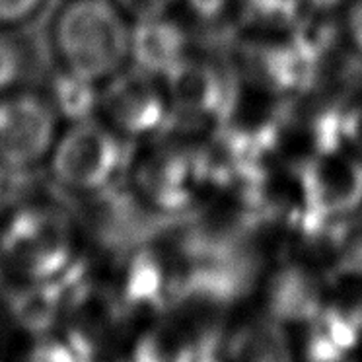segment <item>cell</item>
Segmentation results:
<instances>
[{
  "mask_svg": "<svg viewBox=\"0 0 362 362\" xmlns=\"http://www.w3.org/2000/svg\"><path fill=\"white\" fill-rule=\"evenodd\" d=\"M133 20L117 0H63L49 22L59 69L105 84L129 66Z\"/></svg>",
  "mask_w": 362,
  "mask_h": 362,
  "instance_id": "cell-1",
  "label": "cell"
},
{
  "mask_svg": "<svg viewBox=\"0 0 362 362\" xmlns=\"http://www.w3.org/2000/svg\"><path fill=\"white\" fill-rule=\"evenodd\" d=\"M136 146L125 180L148 213L187 214L213 185L206 142L165 131Z\"/></svg>",
  "mask_w": 362,
  "mask_h": 362,
  "instance_id": "cell-2",
  "label": "cell"
},
{
  "mask_svg": "<svg viewBox=\"0 0 362 362\" xmlns=\"http://www.w3.org/2000/svg\"><path fill=\"white\" fill-rule=\"evenodd\" d=\"M78 224L59 206L22 201L0 224V263L20 283H43L72 269L82 257Z\"/></svg>",
  "mask_w": 362,
  "mask_h": 362,
  "instance_id": "cell-3",
  "label": "cell"
},
{
  "mask_svg": "<svg viewBox=\"0 0 362 362\" xmlns=\"http://www.w3.org/2000/svg\"><path fill=\"white\" fill-rule=\"evenodd\" d=\"M129 144L100 117L64 125L47 160L49 177L69 195L95 197L127 175Z\"/></svg>",
  "mask_w": 362,
  "mask_h": 362,
  "instance_id": "cell-4",
  "label": "cell"
},
{
  "mask_svg": "<svg viewBox=\"0 0 362 362\" xmlns=\"http://www.w3.org/2000/svg\"><path fill=\"white\" fill-rule=\"evenodd\" d=\"M234 80L236 74H230L221 64L191 53L164 78L172 105V125L168 131L195 141H211L224 121Z\"/></svg>",
  "mask_w": 362,
  "mask_h": 362,
  "instance_id": "cell-5",
  "label": "cell"
},
{
  "mask_svg": "<svg viewBox=\"0 0 362 362\" xmlns=\"http://www.w3.org/2000/svg\"><path fill=\"white\" fill-rule=\"evenodd\" d=\"M41 88H20L0 98V165L14 172H33L47 164L63 131Z\"/></svg>",
  "mask_w": 362,
  "mask_h": 362,
  "instance_id": "cell-6",
  "label": "cell"
},
{
  "mask_svg": "<svg viewBox=\"0 0 362 362\" xmlns=\"http://www.w3.org/2000/svg\"><path fill=\"white\" fill-rule=\"evenodd\" d=\"M98 117L131 144L165 133L172 125V105L164 78L129 64L102 84Z\"/></svg>",
  "mask_w": 362,
  "mask_h": 362,
  "instance_id": "cell-7",
  "label": "cell"
},
{
  "mask_svg": "<svg viewBox=\"0 0 362 362\" xmlns=\"http://www.w3.org/2000/svg\"><path fill=\"white\" fill-rule=\"evenodd\" d=\"M304 205L337 221L362 214V158L346 144L310 158L296 168Z\"/></svg>",
  "mask_w": 362,
  "mask_h": 362,
  "instance_id": "cell-8",
  "label": "cell"
},
{
  "mask_svg": "<svg viewBox=\"0 0 362 362\" xmlns=\"http://www.w3.org/2000/svg\"><path fill=\"white\" fill-rule=\"evenodd\" d=\"M191 53L189 32L172 12L133 20L129 64L134 69L168 78Z\"/></svg>",
  "mask_w": 362,
  "mask_h": 362,
  "instance_id": "cell-9",
  "label": "cell"
},
{
  "mask_svg": "<svg viewBox=\"0 0 362 362\" xmlns=\"http://www.w3.org/2000/svg\"><path fill=\"white\" fill-rule=\"evenodd\" d=\"M265 300L276 322H312L323 308L322 271L284 255L269 275Z\"/></svg>",
  "mask_w": 362,
  "mask_h": 362,
  "instance_id": "cell-10",
  "label": "cell"
},
{
  "mask_svg": "<svg viewBox=\"0 0 362 362\" xmlns=\"http://www.w3.org/2000/svg\"><path fill=\"white\" fill-rule=\"evenodd\" d=\"M41 90L49 98L63 125L98 117L102 86L95 82L55 66Z\"/></svg>",
  "mask_w": 362,
  "mask_h": 362,
  "instance_id": "cell-11",
  "label": "cell"
},
{
  "mask_svg": "<svg viewBox=\"0 0 362 362\" xmlns=\"http://www.w3.org/2000/svg\"><path fill=\"white\" fill-rule=\"evenodd\" d=\"M234 362H292L286 333L275 317H259L238 331L228 345Z\"/></svg>",
  "mask_w": 362,
  "mask_h": 362,
  "instance_id": "cell-12",
  "label": "cell"
},
{
  "mask_svg": "<svg viewBox=\"0 0 362 362\" xmlns=\"http://www.w3.org/2000/svg\"><path fill=\"white\" fill-rule=\"evenodd\" d=\"M308 0H236L238 20L244 32H281L296 24Z\"/></svg>",
  "mask_w": 362,
  "mask_h": 362,
  "instance_id": "cell-13",
  "label": "cell"
},
{
  "mask_svg": "<svg viewBox=\"0 0 362 362\" xmlns=\"http://www.w3.org/2000/svg\"><path fill=\"white\" fill-rule=\"evenodd\" d=\"M33 69V49L18 30H0V98L25 86Z\"/></svg>",
  "mask_w": 362,
  "mask_h": 362,
  "instance_id": "cell-14",
  "label": "cell"
},
{
  "mask_svg": "<svg viewBox=\"0 0 362 362\" xmlns=\"http://www.w3.org/2000/svg\"><path fill=\"white\" fill-rule=\"evenodd\" d=\"M333 276L362 279V214L351 221Z\"/></svg>",
  "mask_w": 362,
  "mask_h": 362,
  "instance_id": "cell-15",
  "label": "cell"
},
{
  "mask_svg": "<svg viewBox=\"0 0 362 362\" xmlns=\"http://www.w3.org/2000/svg\"><path fill=\"white\" fill-rule=\"evenodd\" d=\"M49 0H0V30H22L41 16Z\"/></svg>",
  "mask_w": 362,
  "mask_h": 362,
  "instance_id": "cell-16",
  "label": "cell"
},
{
  "mask_svg": "<svg viewBox=\"0 0 362 362\" xmlns=\"http://www.w3.org/2000/svg\"><path fill=\"white\" fill-rule=\"evenodd\" d=\"M339 22L346 47L362 57V0H349L339 12Z\"/></svg>",
  "mask_w": 362,
  "mask_h": 362,
  "instance_id": "cell-17",
  "label": "cell"
},
{
  "mask_svg": "<svg viewBox=\"0 0 362 362\" xmlns=\"http://www.w3.org/2000/svg\"><path fill=\"white\" fill-rule=\"evenodd\" d=\"M343 131H345L346 146L362 158V95L345 102Z\"/></svg>",
  "mask_w": 362,
  "mask_h": 362,
  "instance_id": "cell-18",
  "label": "cell"
},
{
  "mask_svg": "<svg viewBox=\"0 0 362 362\" xmlns=\"http://www.w3.org/2000/svg\"><path fill=\"white\" fill-rule=\"evenodd\" d=\"M236 0H183L181 6L189 12L191 16L203 22V24H213L221 20L228 10H234Z\"/></svg>",
  "mask_w": 362,
  "mask_h": 362,
  "instance_id": "cell-19",
  "label": "cell"
},
{
  "mask_svg": "<svg viewBox=\"0 0 362 362\" xmlns=\"http://www.w3.org/2000/svg\"><path fill=\"white\" fill-rule=\"evenodd\" d=\"M117 2L119 6L131 16V20H139V18L173 12V8L181 6L183 0H117Z\"/></svg>",
  "mask_w": 362,
  "mask_h": 362,
  "instance_id": "cell-20",
  "label": "cell"
},
{
  "mask_svg": "<svg viewBox=\"0 0 362 362\" xmlns=\"http://www.w3.org/2000/svg\"><path fill=\"white\" fill-rule=\"evenodd\" d=\"M341 306V304H339ZM345 310V314L351 317V322L356 325V329L362 333V294H358L356 298L351 300L346 306H341Z\"/></svg>",
  "mask_w": 362,
  "mask_h": 362,
  "instance_id": "cell-21",
  "label": "cell"
},
{
  "mask_svg": "<svg viewBox=\"0 0 362 362\" xmlns=\"http://www.w3.org/2000/svg\"><path fill=\"white\" fill-rule=\"evenodd\" d=\"M349 0H308V6L317 10H327V12H341Z\"/></svg>",
  "mask_w": 362,
  "mask_h": 362,
  "instance_id": "cell-22",
  "label": "cell"
}]
</instances>
